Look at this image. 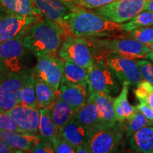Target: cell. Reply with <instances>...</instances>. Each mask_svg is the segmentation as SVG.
I'll use <instances>...</instances> for the list:
<instances>
[{
    "label": "cell",
    "instance_id": "39",
    "mask_svg": "<svg viewBox=\"0 0 153 153\" xmlns=\"http://www.w3.org/2000/svg\"><path fill=\"white\" fill-rule=\"evenodd\" d=\"M19 152L17 150H15L5 142L0 140V153H14Z\"/></svg>",
    "mask_w": 153,
    "mask_h": 153
},
{
    "label": "cell",
    "instance_id": "30",
    "mask_svg": "<svg viewBox=\"0 0 153 153\" xmlns=\"http://www.w3.org/2000/svg\"><path fill=\"white\" fill-rule=\"evenodd\" d=\"M135 97L139 102L147 104L153 108V85L150 82L142 80L134 91Z\"/></svg>",
    "mask_w": 153,
    "mask_h": 153
},
{
    "label": "cell",
    "instance_id": "6",
    "mask_svg": "<svg viewBox=\"0 0 153 153\" xmlns=\"http://www.w3.org/2000/svg\"><path fill=\"white\" fill-rule=\"evenodd\" d=\"M89 132L87 143L91 153L115 152L123 140L125 133L124 122L101 126Z\"/></svg>",
    "mask_w": 153,
    "mask_h": 153
},
{
    "label": "cell",
    "instance_id": "5",
    "mask_svg": "<svg viewBox=\"0 0 153 153\" xmlns=\"http://www.w3.org/2000/svg\"><path fill=\"white\" fill-rule=\"evenodd\" d=\"M91 40L96 49L103 54H114L130 59L145 58L151 51L148 45L131 38L101 39L100 38H88Z\"/></svg>",
    "mask_w": 153,
    "mask_h": 153
},
{
    "label": "cell",
    "instance_id": "22",
    "mask_svg": "<svg viewBox=\"0 0 153 153\" xmlns=\"http://www.w3.org/2000/svg\"><path fill=\"white\" fill-rule=\"evenodd\" d=\"M89 130L76 120L74 117L67 124L61 133L62 136L76 148L79 145L87 142Z\"/></svg>",
    "mask_w": 153,
    "mask_h": 153
},
{
    "label": "cell",
    "instance_id": "12",
    "mask_svg": "<svg viewBox=\"0 0 153 153\" xmlns=\"http://www.w3.org/2000/svg\"><path fill=\"white\" fill-rule=\"evenodd\" d=\"M40 20L37 16H26L8 12L0 19V43L24 33Z\"/></svg>",
    "mask_w": 153,
    "mask_h": 153
},
{
    "label": "cell",
    "instance_id": "25",
    "mask_svg": "<svg viewBox=\"0 0 153 153\" xmlns=\"http://www.w3.org/2000/svg\"><path fill=\"white\" fill-rule=\"evenodd\" d=\"M88 74L89 69L69 61H65L64 72L61 81L72 84L87 83Z\"/></svg>",
    "mask_w": 153,
    "mask_h": 153
},
{
    "label": "cell",
    "instance_id": "3",
    "mask_svg": "<svg viewBox=\"0 0 153 153\" xmlns=\"http://www.w3.org/2000/svg\"><path fill=\"white\" fill-rule=\"evenodd\" d=\"M25 33L0 43L1 73L22 74L28 69L26 67V55L29 51L24 45Z\"/></svg>",
    "mask_w": 153,
    "mask_h": 153
},
{
    "label": "cell",
    "instance_id": "29",
    "mask_svg": "<svg viewBox=\"0 0 153 153\" xmlns=\"http://www.w3.org/2000/svg\"><path fill=\"white\" fill-rule=\"evenodd\" d=\"M153 26V12L143 11L131 19L129 22L121 24L123 31L129 32L135 28Z\"/></svg>",
    "mask_w": 153,
    "mask_h": 153
},
{
    "label": "cell",
    "instance_id": "7",
    "mask_svg": "<svg viewBox=\"0 0 153 153\" xmlns=\"http://www.w3.org/2000/svg\"><path fill=\"white\" fill-rule=\"evenodd\" d=\"M117 79L108 65L106 56L105 58L94 56V61L89 68L88 74L87 84L89 89L114 97L120 91Z\"/></svg>",
    "mask_w": 153,
    "mask_h": 153
},
{
    "label": "cell",
    "instance_id": "34",
    "mask_svg": "<svg viewBox=\"0 0 153 153\" xmlns=\"http://www.w3.org/2000/svg\"><path fill=\"white\" fill-rule=\"evenodd\" d=\"M143 80L150 82L153 85V63L145 58L136 59Z\"/></svg>",
    "mask_w": 153,
    "mask_h": 153
},
{
    "label": "cell",
    "instance_id": "16",
    "mask_svg": "<svg viewBox=\"0 0 153 153\" xmlns=\"http://www.w3.org/2000/svg\"><path fill=\"white\" fill-rule=\"evenodd\" d=\"M0 140L19 152H29L41 140L39 135L0 130Z\"/></svg>",
    "mask_w": 153,
    "mask_h": 153
},
{
    "label": "cell",
    "instance_id": "15",
    "mask_svg": "<svg viewBox=\"0 0 153 153\" xmlns=\"http://www.w3.org/2000/svg\"><path fill=\"white\" fill-rule=\"evenodd\" d=\"M57 93L61 99L79 110L87 102L90 90L87 83L72 84L61 81Z\"/></svg>",
    "mask_w": 153,
    "mask_h": 153
},
{
    "label": "cell",
    "instance_id": "33",
    "mask_svg": "<svg viewBox=\"0 0 153 153\" xmlns=\"http://www.w3.org/2000/svg\"><path fill=\"white\" fill-rule=\"evenodd\" d=\"M53 148L56 153H76V148L62 136L61 134L56 135L52 140Z\"/></svg>",
    "mask_w": 153,
    "mask_h": 153
},
{
    "label": "cell",
    "instance_id": "14",
    "mask_svg": "<svg viewBox=\"0 0 153 153\" xmlns=\"http://www.w3.org/2000/svg\"><path fill=\"white\" fill-rule=\"evenodd\" d=\"M43 16L68 30V22L72 11L59 0H33Z\"/></svg>",
    "mask_w": 153,
    "mask_h": 153
},
{
    "label": "cell",
    "instance_id": "21",
    "mask_svg": "<svg viewBox=\"0 0 153 153\" xmlns=\"http://www.w3.org/2000/svg\"><path fill=\"white\" fill-rule=\"evenodd\" d=\"M36 78L32 72V69L26 70V77L20 91H19V104L39 109L36 94Z\"/></svg>",
    "mask_w": 153,
    "mask_h": 153
},
{
    "label": "cell",
    "instance_id": "23",
    "mask_svg": "<svg viewBox=\"0 0 153 153\" xmlns=\"http://www.w3.org/2000/svg\"><path fill=\"white\" fill-rule=\"evenodd\" d=\"M121 91L114 100V106L115 114L118 122L123 123L137 111V107L133 106L130 104L128 99L129 86L124 85L122 86Z\"/></svg>",
    "mask_w": 153,
    "mask_h": 153
},
{
    "label": "cell",
    "instance_id": "1",
    "mask_svg": "<svg viewBox=\"0 0 153 153\" xmlns=\"http://www.w3.org/2000/svg\"><path fill=\"white\" fill-rule=\"evenodd\" d=\"M64 28L45 18L26 30L24 45L36 57L56 55L68 33Z\"/></svg>",
    "mask_w": 153,
    "mask_h": 153
},
{
    "label": "cell",
    "instance_id": "10",
    "mask_svg": "<svg viewBox=\"0 0 153 153\" xmlns=\"http://www.w3.org/2000/svg\"><path fill=\"white\" fill-rule=\"evenodd\" d=\"M106 56L111 69L122 86H137L142 81L143 77L136 60L114 54Z\"/></svg>",
    "mask_w": 153,
    "mask_h": 153
},
{
    "label": "cell",
    "instance_id": "28",
    "mask_svg": "<svg viewBox=\"0 0 153 153\" xmlns=\"http://www.w3.org/2000/svg\"><path fill=\"white\" fill-rule=\"evenodd\" d=\"M147 126H153V120L148 119L142 112L137 110L133 116L124 122L126 137L129 138L135 132Z\"/></svg>",
    "mask_w": 153,
    "mask_h": 153
},
{
    "label": "cell",
    "instance_id": "18",
    "mask_svg": "<svg viewBox=\"0 0 153 153\" xmlns=\"http://www.w3.org/2000/svg\"><path fill=\"white\" fill-rule=\"evenodd\" d=\"M89 90L105 125H114L117 123L118 120L115 114L114 106V97L106 93L98 92L90 89Z\"/></svg>",
    "mask_w": 153,
    "mask_h": 153
},
{
    "label": "cell",
    "instance_id": "35",
    "mask_svg": "<svg viewBox=\"0 0 153 153\" xmlns=\"http://www.w3.org/2000/svg\"><path fill=\"white\" fill-rule=\"evenodd\" d=\"M115 1L117 0H77L80 7L91 10L108 4Z\"/></svg>",
    "mask_w": 153,
    "mask_h": 153
},
{
    "label": "cell",
    "instance_id": "26",
    "mask_svg": "<svg viewBox=\"0 0 153 153\" xmlns=\"http://www.w3.org/2000/svg\"><path fill=\"white\" fill-rule=\"evenodd\" d=\"M36 94L39 108H49L57 99V91L41 80L36 79Z\"/></svg>",
    "mask_w": 153,
    "mask_h": 153
},
{
    "label": "cell",
    "instance_id": "41",
    "mask_svg": "<svg viewBox=\"0 0 153 153\" xmlns=\"http://www.w3.org/2000/svg\"><path fill=\"white\" fill-rule=\"evenodd\" d=\"M143 11H150L153 12V0H146Z\"/></svg>",
    "mask_w": 153,
    "mask_h": 153
},
{
    "label": "cell",
    "instance_id": "32",
    "mask_svg": "<svg viewBox=\"0 0 153 153\" xmlns=\"http://www.w3.org/2000/svg\"><path fill=\"white\" fill-rule=\"evenodd\" d=\"M0 130L18 133H28L16 123L8 113L2 111H0Z\"/></svg>",
    "mask_w": 153,
    "mask_h": 153
},
{
    "label": "cell",
    "instance_id": "4",
    "mask_svg": "<svg viewBox=\"0 0 153 153\" xmlns=\"http://www.w3.org/2000/svg\"><path fill=\"white\" fill-rule=\"evenodd\" d=\"M57 55L65 61L89 69L94 61L92 43L88 38L68 33L58 50Z\"/></svg>",
    "mask_w": 153,
    "mask_h": 153
},
{
    "label": "cell",
    "instance_id": "20",
    "mask_svg": "<svg viewBox=\"0 0 153 153\" xmlns=\"http://www.w3.org/2000/svg\"><path fill=\"white\" fill-rule=\"evenodd\" d=\"M129 146L135 152L153 153V126H147L129 137Z\"/></svg>",
    "mask_w": 153,
    "mask_h": 153
},
{
    "label": "cell",
    "instance_id": "40",
    "mask_svg": "<svg viewBox=\"0 0 153 153\" xmlns=\"http://www.w3.org/2000/svg\"><path fill=\"white\" fill-rule=\"evenodd\" d=\"M76 153H91L89 145L86 142L76 148Z\"/></svg>",
    "mask_w": 153,
    "mask_h": 153
},
{
    "label": "cell",
    "instance_id": "45",
    "mask_svg": "<svg viewBox=\"0 0 153 153\" xmlns=\"http://www.w3.org/2000/svg\"><path fill=\"white\" fill-rule=\"evenodd\" d=\"M0 74H1V71H0Z\"/></svg>",
    "mask_w": 153,
    "mask_h": 153
},
{
    "label": "cell",
    "instance_id": "43",
    "mask_svg": "<svg viewBox=\"0 0 153 153\" xmlns=\"http://www.w3.org/2000/svg\"><path fill=\"white\" fill-rule=\"evenodd\" d=\"M145 58L148 59V60H150L151 62L153 63V51H150V52L148 53V55H146V57H145Z\"/></svg>",
    "mask_w": 153,
    "mask_h": 153
},
{
    "label": "cell",
    "instance_id": "17",
    "mask_svg": "<svg viewBox=\"0 0 153 153\" xmlns=\"http://www.w3.org/2000/svg\"><path fill=\"white\" fill-rule=\"evenodd\" d=\"M51 117L56 126L58 134H61L67 124L76 116L78 111L61 99L57 93L55 103L49 107Z\"/></svg>",
    "mask_w": 153,
    "mask_h": 153
},
{
    "label": "cell",
    "instance_id": "13",
    "mask_svg": "<svg viewBox=\"0 0 153 153\" xmlns=\"http://www.w3.org/2000/svg\"><path fill=\"white\" fill-rule=\"evenodd\" d=\"M7 113L24 131L40 135L39 109H35L19 104L8 111Z\"/></svg>",
    "mask_w": 153,
    "mask_h": 153
},
{
    "label": "cell",
    "instance_id": "24",
    "mask_svg": "<svg viewBox=\"0 0 153 153\" xmlns=\"http://www.w3.org/2000/svg\"><path fill=\"white\" fill-rule=\"evenodd\" d=\"M8 12L26 16H43L33 0H0Z\"/></svg>",
    "mask_w": 153,
    "mask_h": 153
},
{
    "label": "cell",
    "instance_id": "42",
    "mask_svg": "<svg viewBox=\"0 0 153 153\" xmlns=\"http://www.w3.org/2000/svg\"><path fill=\"white\" fill-rule=\"evenodd\" d=\"M7 13H8V11H7V9L4 7V6L1 4V2H0V19H1L3 16H4Z\"/></svg>",
    "mask_w": 153,
    "mask_h": 153
},
{
    "label": "cell",
    "instance_id": "31",
    "mask_svg": "<svg viewBox=\"0 0 153 153\" xmlns=\"http://www.w3.org/2000/svg\"><path fill=\"white\" fill-rule=\"evenodd\" d=\"M128 33L126 37L133 38L144 44H148L153 41L152 26L135 28Z\"/></svg>",
    "mask_w": 153,
    "mask_h": 153
},
{
    "label": "cell",
    "instance_id": "27",
    "mask_svg": "<svg viewBox=\"0 0 153 153\" xmlns=\"http://www.w3.org/2000/svg\"><path fill=\"white\" fill-rule=\"evenodd\" d=\"M39 134L42 139L52 140L58 135V131L51 117L48 108H39Z\"/></svg>",
    "mask_w": 153,
    "mask_h": 153
},
{
    "label": "cell",
    "instance_id": "2",
    "mask_svg": "<svg viewBox=\"0 0 153 153\" xmlns=\"http://www.w3.org/2000/svg\"><path fill=\"white\" fill-rule=\"evenodd\" d=\"M68 30L72 35L84 38L110 37L123 31L121 24L85 8L72 11Z\"/></svg>",
    "mask_w": 153,
    "mask_h": 153
},
{
    "label": "cell",
    "instance_id": "8",
    "mask_svg": "<svg viewBox=\"0 0 153 153\" xmlns=\"http://www.w3.org/2000/svg\"><path fill=\"white\" fill-rule=\"evenodd\" d=\"M145 2L146 0H117L92 11L108 20L121 24L142 12Z\"/></svg>",
    "mask_w": 153,
    "mask_h": 153
},
{
    "label": "cell",
    "instance_id": "9",
    "mask_svg": "<svg viewBox=\"0 0 153 153\" xmlns=\"http://www.w3.org/2000/svg\"><path fill=\"white\" fill-rule=\"evenodd\" d=\"M65 61L56 55L37 57V62L32 68L36 79L41 80L57 91L64 72Z\"/></svg>",
    "mask_w": 153,
    "mask_h": 153
},
{
    "label": "cell",
    "instance_id": "38",
    "mask_svg": "<svg viewBox=\"0 0 153 153\" xmlns=\"http://www.w3.org/2000/svg\"><path fill=\"white\" fill-rule=\"evenodd\" d=\"M59 1L66 6L71 11H75L82 8L79 6L77 0H59Z\"/></svg>",
    "mask_w": 153,
    "mask_h": 153
},
{
    "label": "cell",
    "instance_id": "19",
    "mask_svg": "<svg viewBox=\"0 0 153 153\" xmlns=\"http://www.w3.org/2000/svg\"><path fill=\"white\" fill-rule=\"evenodd\" d=\"M75 118L80 123L89 130H92L105 124L101 119L99 109L92 96L89 95L86 104L78 111Z\"/></svg>",
    "mask_w": 153,
    "mask_h": 153
},
{
    "label": "cell",
    "instance_id": "11",
    "mask_svg": "<svg viewBox=\"0 0 153 153\" xmlns=\"http://www.w3.org/2000/svg\"><path fill=\"white\" fill-rule=\"evenodd\" d=\"M26 70L22 74H0V111L7 112L19 104V91L24 84Z\"/></svg>",
    "mask_w": 153,
    "mask_h": 153
},
{
    "label": "cell",
    "instance_id": "44",
    "mask_svg": "<svg viewBox=\"0 0 153 153\" xmlns=\"http://www.w3.org/2000/svg\"><path fill=\"white\" fill-rule=\"evenodd\" d=\"M146 45H148L149 48H150V49L151 50V51H153V41L151 42V43H150L146 44Z\"/></svg>",
    "mask_w": 153,
    "mask_h": 153
},
{
    "label": "cell",
    "instance_id": "36",
    "mask_svg": "<svg viewBox=\"0 0 153 153\" xmlns=\"http://www.w3.org/2000/svg\"><path fill=\"white\" fill-rule=\"evenodd\" d=\"M33 153H53L55 152L52 142L42 139L30 151Z\"/></svg>",
    "mask_w": 153,
    "mask_h": 153
},
{
    "label": "cell",
    "instance_id": "37",
    "mask_svg": "<svg viewBox=\"0 0 153 153\" xmlns=\"http://www.w3.org/2000/svg\"><path fill=\"white\" fill-rule=\"evenodd\" d=\"M137 110L142 112L146 118L151 120H153V108L147 104L143 102H140L136 106Z\"/></svg>",
    "mask_w": 153,
    "mask_h": 153
}]
</instances>
